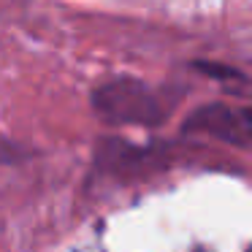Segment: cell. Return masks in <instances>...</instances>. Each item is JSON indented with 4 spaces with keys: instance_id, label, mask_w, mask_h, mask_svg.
<instances>
[{
    "instance_id": "cell-1",
    "label": "cell",
    "mask_w": 252,
    "mask_h": 252,
    "mask_svg": "<svg viewBox=\"0 0 252 252\" xmlns=\"http://www.w3.org/2000/svg\"><path fill=\"white\" fill-rule=\"evenodd\" d=\"M93 111L111 125H160L165 106L149 84L133 76H117L93 90Z\"/></svg>"
},
{
    "instance_id": "cell-2",
    "label": "cell",
    "mask_w": 252,
    "mask_h": 252,
    "mask_svg": "<svg viewBox=\"0 0 252 252\" xmlns=\"http://www.w3.org/2000/svg\"><path fill=\"white\" fill-rule=\"evenodd\" d=\"M185 130L203 133L233 147H252V106L206 103L187 117Z\"/></svg>"
}]
</instances>
